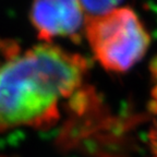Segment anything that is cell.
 I'll return each instance as SVG.
<instances>
[{
	"mask_svg": "<svg viewBox=\"0 0 157 157\" xmlns=\"http://www.w3.org/2000/svg\"><path fill=\"white\" fill-rule=\"evenodd\" d=\"M86 70L83 57L49 44L9 59L0 68V132L54 125L59 101L76 93Z\"/></svg>",
	"mask_w": 157,
	"mask_h": 157,
	"instance_id": "6da1fadb",
	"label": "cell"
},
{
	"mask_svg": "<svg viewBox=\"0 0 157 157\" xmlns=\"http://www.w3.org/2000/svg\"><path fill=\"white\" fill-rule=\"evenodd\" d=\"M85 31L95 58L108 71H128L144 57L150 46V35L130 8H117L87 19Z\"/></svg>",
	"mask_w": 157,
	"mask_h": 157,
	"instance_id": "7a4b0ae2",
	"label": "cell"
},
{
	"mask_svg": "<svg viewBox=\"0 0 157 157\" xmlns=\"http://www.w3.org/2000/svg\"><path fill=\"white\" fill-rule=\"evenodd\" d=\"M31 20L39 38L50 42L55 37L78 34L84 12L78 0H34Z\"/></svg>",
	"mask_w": 157,
	"mask_h": 157,
	"instance_id": "3957f363",
	"label": "cell"
},
{
	"mask_svg": "<svg viewBox=\"0 0 157 157\" xmlns=\"http://www.w3.org/2000/svg\"><path fill=\"white\" fill-rule=\"evenodd\" d=\"M152 91H151L150 110L152 115V127L150 131V142L155 157H157V57L151 63Z\"/></svg>",
	"mask_w": 157,
	"mask_h": 157,
	"instance_id": "277c9868",
	"label": "cell"
},
{
	"mask_svg": "<svg viewBox=\"0 0 157 157\" xmlns=\"http://www.w3.org/2000/svg\"><path fill=\"white\" fill-rule=\"evenodd\" d=\"M121 1L122 0H78L86 20L101 17L117 9Z\"/></svg>",
	"mask_w": 157,
	"mask_h": 157,
	"instance_id": "5b68a950",
	"label": "cell"
}]
</instances>
